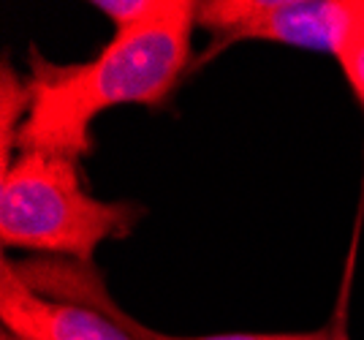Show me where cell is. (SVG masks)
<instances>
[{
    "mask_svg": "<svg viewBox=\"0 0 364 340\" xmlns=\"http://www.w3.org/2000/svg\"><path fill=\"white\" fill-rule=\"evenodd\" d=\"M198 3L166 0L155 16L114 31V38L90 63L55 65L31 55L33 107L16 147L85 158L90 123L122 104H164L191 60V33Z\"/></svg>",
    "mask_w": 364,
    "mask_h": 340,
    "instance_id": "6da1fadb",
    "label": "cell"
},
{
    "mask_svg": "<svg viewBox=\"0 0 364 340\" xmlns=\"http://www.w3.org/2000/svg\"><path fill=\"white\" fill-rule=\"evenodd\" d=\"M144 210L131 201L92 199L74 158L25 150L0 174V240L90 262L104 240L134 232Z\"/></svg>",
    "mask_w": 364,
    "mask_h": 340,
    "instance_id": "7a4b0ae2",
    "label": "cell"
},
{
    "mask_svg": "<svg viewBox=\"0 0 364 340\" xmlns=\"http://www.w3.org/2000/svg\"><path fill=\"white\" fill-rule=\"evenodd\" d=\"M362 9L364 0H210L198 3L196 25L213 36L204 60L237 41H277L337 58Z\"/></svg>",
    "mask_w": 364,
    "mask_h": 340,
    "instance_id": "3957f363",
    "label": "cell"
},
{
    "mask_svg": "<svg viewBox=\"0 0 364 340\" xmlns=\"http://www.w3.org/2000/svg\"><path fill=\"white\" fill-rule=\"evenodd\" d=\"M0 322L14 340H139L95 310L36 292L9 259L0 270Z\"/></svg>",
    "mask_w": 364,
    "mask_h": 340,
    "instance_id": "277c9868",
    "label": "cell"
},
{
    "mask_svg": "<svg viewBox=\"0 0 364 340\" xmlns=\"http://www.w3.org/2000/svg\"><path fill=\"white\" fill-rule=\"evenodd\" d=\"M14 267L22 275V280L33 286L36 292H63V297H68L71 302L107 316L139 340H332V326L316 329V332H223V335H204V338L164 335V332H152L147 326L136 324L131 316H125L109 299L101 280L92 275L90 267L85 262H82V270L68 267V264H14Z\"/></svg>",
    "mask_w": 364,
    "mask_h": 340,
    "instance_id": "5b68a950",
    "label": "cell"
},
{
    "mask_svg": "<svg viewBox=\"0 0 364 340\" xmlns=\"http://www.w3.org/2000/svg\"><path fill=\"white\" fill-rule=\"evenodd\" d=\"M33 107L31 85H25L9 68V63H3V77H0V139H3V171L11 166V150L16 147V137L22 131V125L28 120Z\"/></svg>",
    "mask_w": 364,
    "mask_h": 340,
    "instance_id": "8992f818",
    "label": "cell"
},
{
    "mask_svg": "<svg viewBox=\"0 0 364 340\" xmlns=\"http://www.w3.org/2000/svg\"><path fill=\"white\" fill-rule=\"evenodd\" d=\"M337 60L343 65V74L348 79L350 90L356 95L359 107L364 109V9L362 14H359V19H356L350 36L346 38L343 49L337 52Z\"/></svg>",
    "mask_w": 364,
    "mask_h": 340,
    "instance_id": "52a82bcc",
    "label": "cell"
},
{
    "mask_svg": "<svg viewBox=\"0 0 364 340\" xmlns=\"http://www.w3.org/2000/svg\"><path fill=\"white\" fill-rule=\"evenodd\" d=\"M166 0H98L92 3V9H98L101 14H107L114 28H131V25H139L144 19L155 16L161 9H164Z\"/></svg>",
    "mask_w": 364,
    "mask_h": 340,
    "instance_id": "ba28073f",
    "label": "cell"
},
{
    "mask_svg": "<svg viewBox=\"0 0 364 340\" xmlns=\"http://www.w3.org/2000/svg\"><path fill=\"white\" fill-rule=\"evenodd\" d=\"M329 326H332V340H350L348 326H346V308L337 310V316H334V322Z\"/></svg>",
    "mask_w": 364,
    "mask_h": 340,
    "instance_id": "9c48e42d",
    "label": "cell"
},
{
    "mask_svg": "<svg viewBox=\"0 0 364 340\" xmlns=\"http://www.w3.org/2000/svg\"><path fill=\"white\" fill-rule=\"evenodd\" d=\"M3 340H14V338H11V335H6V332H3Z\"/></svg>",
    "mask_w": 364,
    "mask_h": 340,
    "instance_id": "30bf717a",
    "label": "cell"
}]
</instances>
